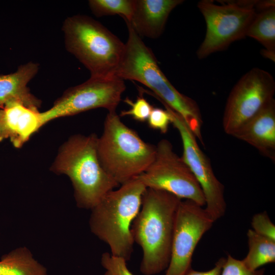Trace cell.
<instances>
[{
  "label": "cell",
  "mask_w": 275,
  "mask_h": 275,
  "mask_svg": "<svg viewBox=\"0 0 275 275\" xmlns=\"http://www.w3.org/2000/svg\"><path fill=\"white\" fill-rule=\"evenodd\" d=\"M146 188L134 178L108 192L91 209L92 232L108 245L112 255L126 261L133 251L131 225L140 210Z\"/></svg>",
  "instance_id": "277c9868"
},
{
  "label": "cell",
  "mask_w": 275,
  "mask_h": 275,
  "mask_svg": "<svg viewBox=\"0 0 275 275\" xmlns=\"http://www.w3.org/2000/svg\"><path fill=\"white\" fill-rule=\"evenodd\" d=\"M88 4L96 16L118 14L129 21L134 11L135 0H90Z\"/></svg>",
  "instance_id": "ffe728a7"
},
{
  "label": "cell",
  "mask_w": 275,
  "mask_h": 275,
  "mask_svg": "<svg viewBox=\"0 0 275 275\" xmlns=\"http://www.w3.org/2000/svg\"><path fill=\"white\" fill-rule=\"evenodd\" d=\"M182 199L164 190L147 188L131 231L142 249L140 271L154 275L167 269L171 258L176 211Z\"/></svg>",
  "instance_id": "7a4b0ae2"
},
{
  "label": "cell",
  "mask_w": 275,
  "mask_h": 275,
  "mask_svg": "<svg viewBox=\"0 0 275 275\" xmlns=\"http://www.w3.org/2000/svg\"><path fill=\"white\" fill-rule=\"evenodd\" d=\"M246 33L264 47L263 55L274 61L275 3L257 10Z\"/></svg>",
  "instance_id": "e0dca14e"
},
{
  "label": "cell",
  "mask_w": 275,
  "mask_h": 275,
  "mask_svg": "<svg viewBox=\"0 0 275 275\" xmlns=\"http://www.w3.org/2000/svg\"><path fill=\"white\" fill-rule=\"evenodd\" d=\"M233 136L249 144L274 162V99L243 124Z\"/></svg>",
  "instance_id": "5bb4252c"
},
{
  "label": "cell",
  "mask_w": 275,
  "mask_h": 275,
  "mask_svg": "<svg viewBox=\"0 0 275 275\" xmlns=\"http://www.w3.org/2000/svg\"><path fill=\"white\" fill-rule=\"evenodd\" d=\"M65 45L90 72L92 78L116 76L125 44L99 22L85 15L65 19L62 25Z\"/></svg>",
  "instance_id": "5b68a950"
},
{
  "label": "cell",
  "mask_w": 275,
  "mask_h": 275,
  "mask_svg": "<svg viewBox=\"0 0 275 275\" xmlns=\"http://www.w3.org/2000/svg\"><path fill=\"white\" fill-rule=\"evenodd\" d=\"M274 92L275 81L270 73L257 67L248 71L228 97L223 117L226 133L233 136L274 99Z\"/></svg>",
  "instance_id": "9c48e42d"
},
{
  "label": "cell",
  "mask_w": 275,
  "mask_h": 275,
  "mask_svg": "<svg viewBox=\"0 0 275 275\" xmlns=\"http://www.w3.org/2000/svg\"><path fill=\"white\" fill-rule=\"evenodd\" d=\"M183 2L135 0L133 14L130 20L127 21L140 37L156 39L162 34L170 13Z\"/></svg>",
  "instance_id": "9a60e30c"
},
{
  "label": "cell",
  "mask_w": 275,
  "mask_h": 275,
  "mask_svg": "<svg viewBox=\"0 0 275 275\" xmlns=\"http://www.w3.org/2000/svg\"><path fill=\"white\" fill-rule=\"evenodd\" d=\"M214 221L195 202L181 200L176 213L170 261L164 275H184L191 268L193 253Z\"/></svg>",
  "instance_id": "7c38bea8"
},
{
  "label": "cell",
  "mask_w": 275,
  "mask_h": 275,
  "mask_svg": "<svg viewBox=\"0 0 275 275\" xmlns=\"http://www.w3.org/2000/svg\"><path fill=\"white\" fill-rule=\"evenodd\" d=\"M147 188L162 190L181 199L205 205L202 189L182 157L173 150L170 141L160 140L154 160L142 174L135 177Z\"/></svg>",
  "instance_id": "ba28073f"
},
{
  "label": "cell",
  "mask_w": 275,
  "mask_h": 275,
  "mask_svg": "<svg viewBox=\"0 0 275 275\" xmlns=\"http://www.w3.org/2000/svg\"><path fill=\"white\" fill-rule=\"evenodd\" d=\"M123 258L105 252L102 255L101 264L105 269L103 275H134L128 269Z\"/></svg>",
  "instance_id": "7402d4cb"
},
{
  "label": "cell",
  "mask_w": 275,
  "mask_h": 275,
  "mask_svg": "<svg viewBox=\"0 0 275 275\" xmlns=\"http://www.w3.org/2000/svg\"><path fill=\"white\" fill-rule=\"evenodd\" d=\"M149 126L153 129L158 130L162 133L167 132L171 117L166 109L153 107L147 120Z\"/></svg>",
  "instance_id": "d4e9b609"
},
{
  "label": "cell",
  "mask_w": 275,
  "mask_h": 275,
  "mask_svg": "<svg viewBox=\"0 0 275 275\" xmlns=\"http://www.w3.org/2000/svg\"><path fill=\"white\" fill-rule=\"evenodd\" d=\"M97 136L75 134L60 147L50 170L70 179L78 207L92 209L119 184L103 169L97 151Z\"/></svg>",
  "instance_id": "3957f363"
},
{
  "label": "cell",
  "mask_w": 275,
  "mask_h": 275,
  "mask_svg": "<svg viewBox=\"0 0 275 275\" xmlns=\"http://www.w3.org/2000/svg\"><path fill=\"white\" fill-rule=\"evenodd\" d=\"M249 251L242 260L244 266L255 270L275 261V240L258 234L252 229L247 232Z\"/></svg>",
  "instance_id": "d6986e66"
},
{
  "label": "cell",
  "mask_w": 275,
  "mask_h": 275,
  "mask_svg": "<svg viewBox=\"0 0 275 275\" xmlns=\"http://www.w3.org/2000/svg\"><path fill=\"white\" fill-rule=\"evenodd\" d=\"M97 151L103 169L122 185L147 170L155 157L156 146L143 141L114 111L105 117Z\"/></svg>",
  "instance_id": "8992f818"
},
{
  "label": "cell",
  "mask_w": 275,
  "mask_h": 275,
  "mask_svg": "<svg viewBox=\"0 0 275 275\" xmlns=\"http://www.w3.org/2000/svg\"><path fill=\"white\" fill-rule=\"evenodd\" d=\"M171 123L178 131L182 143V158L199 183L205 200V210L215 222L226 209L224 186L215 175L208 157L199 147L197 138L182 117L164 105Z\"/></svg>",
  "instance_id": "8fae6325"
},
{
  "label": "cell",
  "mask_w": 275,
  "mask_h": 275,
  "mask_svg": "<svg viewBox=\"0 0 275 275\" xmlns=\"http://www.w3.org/2000/svg\"><path fill=\"white\" fill-rule=\"evenodd\" d=\"M264 269L251 270L243 264L242 260L228 255L225 259L221 275H264Z\"/></svg>",
  "instance_id": "603a6c76"
},
{
  "label": "cell",
  "mask_w": 275,
  "mask_h": 275,
  "mask_svg": "<svg viewBox=\"0 0 275 275\" xmlns=\"http://www.w3.org/2000/svg\"><path fill=\"white\" fill-rule=\"evenodd\" d=\"M5 138L0 128V143L5 140Z\"/></svg>",
  "instance_id": "4316f807"
},
{
  "label": "cell",
  "mask_w": 275,
  "mask_h": 275,
  "mask_svg": "<svg viewBox=\"0 0 275 275\" xmlns=\"http://www.w3.org/2000/svg\"><path fill=\"white\" fill-rule=\"evenodd\" d=\"M127 24L128 36L125 51L115 76L143 84L151 92L142 89L180 115L202 145L203 120L200 108L194 100L179 92L160 70L153 52L131 26Z\"/></svg>",
  "instance_id": "6da1fadb"
},
{
  "label": "cell",
  "mask_w": 275,
  "mask_h": 275,
  "mask_svg": "<svg viewBox=\"0 0 275 275\" xmlns=\"http://www.w3.org/2000/svg\"><path fill=\"white\" fill-rule=\"evenodd\" d=\"M251 224L252 230L256 233L275 240V226L266 211L254 215Z\"/></svg>",
  "instance_id": "cb8c5ba5"
},
{
  "label": "cell",
  "mask_w": 275,
  "mask_h": 275,
  "mask_svg": "<svg viewBox=\"0 0 275 275\" xmlns=\"http://www.w3.org/2000/svg\"><path fill=\"white\" fill-rule=\"evenodd\" d=\"M40 112L17 102L7 103L0 109V128L5 139L20 148L42 126Z\"/></svg>",
  "instance_id": "4fadbf2b"
},
{
  "label": "cell",
  "mask_w": 275,
  "mask_h": 275,
  "mask_svg": "<svg viewBox=\"0 0 275 275\" xmlns=\"http://www.w3.org/2000/svg\"><path fill=\"white\" fill-rule=\"evenodd\" d=\"M39 64L29 62L18 67L13 73L0 74V108L8 103L19 102L31 109L39 111L41 101L34 95L28 83L39 71Z\"/></svg>",
  "instance_id": "2e32d148"
},
{
  "label": "cell",
  "mask_w": 275,
  "mask_h": 275,
  "mask_svg": "<svg viewBox=\"0 0 275 275\" xmlns=\"http://www.w3.org/2000/svg\"><path fill=\"white\" fill-rule=\"evenodd\" d=\"M125 89L124 81L116 76L90 78L84 83L67 89L50 108L40 112L42 125L59 118L95 108L116 111Z\"/></svg>",
  "instance_id": "30bf717a"
},
{
  "label": "cell",
  "mask_w": 275,
  "mask_h": 275,
  "mask_svg": "<svg viewBox=\"0 0 275 275\" xmlns=\"http://www.w3.org/2000/svg\"><path fill=\"white\" fill-rule=\"evenodd\" d=\"M257 2L228 1L218 5L211 0L200 1L197 7L205 20L206 32L197 51L198 58L204 59L246 37L257 11Z\"/></svg>",
  "instance_id": "52a82bcc"
},
{
  "label": "cell",
  "mask_w": 275,
  "mask_h": 275,
  "mask_svg": "<svg viewBox=\"0 0 275 275\" xmlns=\"http://www.w3.org/2000/svg\"><path fill=\"white\" fill-rule=\"evenodd\" d=\"M124 101L130 105L131 108L129 110L122 111L120 117L130 116L138 121H147L153 107L143 96L137 97L135 101L128 98Z\"/></svg>",
  "instance_id": "44dd1931"
},
{
  "label": "cell",
  "mask_w": 275,
  "mask_h": 275,
  "mask_svg": "<svg viewBox=\"0 0 275 275\" xmlns=\"http://www.w3.org/2000/svg\"><path fill=\"white\" fill-rule=\"evenodd\" d=\"M226 258H221L215 266L207 271H198L190 268L184 275H221Z\"/></svg>",
  "instance_id": "484cf974"
},
{
  "label": "cell",
  "mask_w": 275,
  "mask_h": 275,
  "mask_svg": "<svg viewBox=\"0 0 275 275\" xmlns=\"http://www.w3.org/2000/svg\"><path fill=\"white\" fill-rule=\"evenodd\" d=\"M0 275H47L46 269L36 261L25 248L4 256L0 261Z\"/></svg>",
  "instance_id": "ac0fdd59"
}]
</instances>
